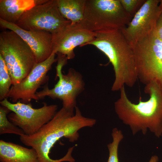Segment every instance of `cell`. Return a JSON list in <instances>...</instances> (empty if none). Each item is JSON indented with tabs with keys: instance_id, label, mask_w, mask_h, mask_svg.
<instances>
[{
	"instance_id": "obj_7",
	"label": "cell",
	"mask_w": 162,
	"mask_h": 162,
	"mask_svg": "<svg viewBox=\"0 0 162 162\" xmlns=\"http://www.w3.org/2000/svg\"><path fill=\"white\" fill-rule=\"evenodd\" d=\"M57 54L56 74L58 80L53 88L50 89L46 85L42 90L37 92L36 96L39 100L46 97L59 99L62 101V107L74 111L76 98L83 91L84 83L81 74L73 68H70L66 74H63L62 68L67 64L68 59L64 55Z\"/></svg>"
},
{
	"instance_id": "obj_19",
	"label": "cell",
	"mask_w": 162,
	"mask_h": 162,
	"mask_svg": "<svg viewBox=\"0 0 162 162\" xmlns=\"http://www.w3.org/2000/svg\"><path fill=\"white\" fill-rule=\"evenodd\" d=\"M111 135L112 141L107 146L109 152L107 162H119L118 147L120 143L123 139L124 136L121 130L117 128L112 129Z\"/></svg>"
},
{
	"instance_id": "obj_10",
	"label": "cell",
	"mask_w": 162,
	"mask_h": 162,
	"mask_svg": "<svg viewBox=\"0 0 162 162\" xmlns=\"http://www.w3.org/2000/svg\"><path fill=\"white\" fill-rule=\"evenodd\" d=\"M56 52L53 51L44 61L36 63L27 76L16 85L11 86L8 95L13 103L18 101L25 104L32 100H39L36 96L38 89L47 78V74L53 64L57 61Z\"/></svg>"
},
{
	"instance_id": "obj_13",
	"label": "cell",
	"mask_w": 162,
	"mask_h": 162,
	"mask_svg": "<svg viewBox=\"0 0 162 162\" xmlns=\"http://www.w3.org/2000/svg\"><path fill=\"white\" fill-rule=\"evenodd\" d=\"M0 26L3 28L14 32L22 38L33 51L36 63L44 61L52 54V34L50 32L41 30H26L16 24L0 19Z\"/></svg>"
},
{
	"instance_id": "obj_3",
	"label": "cell",
	"mask_w": 162,
	"mask_h": 162,
	"mask_svg": "<svg viewBox=\"0 0 162 162\" xmlns=\"http://www.w3.org/2000/svg\"><path fill=\"white\" fill-rule=\"evenodd\" d=\"M94 39L85 45L95 46L104 53L112 64L115 74L112 91H120L125 86L132 87L138 80L132 48L121 29L95 32Z\"/></svg>"
},
{
	"instance_id": "obj_16",
	"label": "cell",
	"mask_w": 162,
	"mask_h": 162,
	"mask_svg": "<svg viewBox=\"0 0 162 162\" xmlns=\"http://www.w3.org/2000/svg\"><path fill=\"white\" fill-rule=\"evenodd\" d=\"M58 9L62 16L71 22L79 23L83 16L86 0H57Z\"/></svg>"
},
{
	"instance_id": "obj_8",
	"label": "cell",
	"mask_w": 162,
	"mask_h": 162,
	"mask_svg": "<svg viewBox=\"0 0 162 162\" xmlns=\"http://www.w3.org/2000/svg\"><path fill=\"white\" fill-rule=\"evenodd\" d=\"M0 103L1 106L12 112L8 116L9 120L21 129L26 135L37 132L53 118L58 108L56 105H48L44 103L41 107L34 108L30 103L25 104L20 101L12 103L7 98Z\"/></svg>"
},
{
	"instance_id": "obj_14",
	"label": "cell",
	"mask_w": 162,
	"mask_h": 162,
	"mask_svg": "<svg viewBox=\"0 0 162 162\" xmlns=\"http://www.w3.org/2000/svg\"><path fill=\"white\" fill-rule=\"evenodd\" d=\"M0 162H39L38 155L34 148L3 140H0Z\"/></svg>"
},
{
	"instance_id": "obj_23",
	"label": "cell",
	"mask_w": 162,
	"mask_h": 162,
	"mask_svg": "<svg viewBox=\"0 0 162 162\" xmlns=\"http://www.w3.org/2000/svg\"><path fill=\"white\" fill-rule=\"evenodd\" d=\"M159 6L162 12V0H160Z\"/></svg>"
},
{
	"instance_id": "obj_15",
	"label": "cell",
	"mask_w": 162,
	"mask_h": 162,
	"mask_svg": "<svg viewBox=\"0 0 162 162\" xmlns=\"http://www.w3.org/2000/svg\"><path fill=\"white\" fill-rule=\"evenodd\" d=\"M47 0H0V19L16 24L22 14Z\"/></svg>"
},
{
	"instance_id": "obj_17",
	"label": "cell",
	"mask_w": 162,
	"mask_h": 162,
	"mask_svg": "<svg viewBox=\"0 0 162 162\" xmlns=\"http://www.w3.org/2000/svg\"><path fill=\"white\" fill-rule=\"evenodd\" d=\"M11 111L7 107L0 106V134H12L20 136L24 134L23 130L11 122L8 114Z\"/></svg>"
},
{
	"instance_id": "obj_11",
	"label": "cell",
	"mask_w": 162,
	"mask_h": 162,
	"mask_svg": "<svg viewBox=\"0 0 162 162\" xmlns=\"http://www.w3.org/2000/svg\"><path fill=\"white\" fill-rule=\"evenodd\" d=\"M160 1L146 0L128 25L121 29L131 47L154 30L162 12L159 6Z\"/></svg>"
},
{
	"instance_id": "obj_12",
	"label": "cell",
	"mask_w": 162,
	"mask_h": 162,
	"mask_svg": "<svg viewBox=\"0 0 162 162\" xmlns=\"http://www.w3.org/2000/svg\"><path fill=\"white\" fill-rule=\"evenodd\" d=\"M70 23L52 34L53 51L65 56L68 59H73L76 47L85 46L94 38L95 33Z\"/></svg>"
},
{
	"instance_id": "obj_21",
	"label": "cell",
	"mask_w": 162,
	"mask_h": 162,
	"mask_svg": "<svg viewBox=\"0 0 162 162\" xmlns=\"http://www.w3.org/2000/svg\"><path fill=\"white\" fill-rule=\"evenodd\" d=\"M154 30L158 38L162 41V12L156 21Z\"/></svg>"
},
{
	"instance_id": "obj_2",
	"label": "cell",
	"mask_w": 162,
	"mask_h": 162,
	"mask_svg": "<svg viewBox=\"0 0 162 162\" xmlns=\"http://www.w3.org/2000/svg\"><path fill=\"white\" fill-rule=\"evenodd\" d=\"M119 91V98L114 103L115 110L133 135L139 132L145 135L149 130L156 137L161 136L162 88L159 83L154 80L146 85L144 92L149 95V99L143 101L140 98L136 104L129 99L124 86Z\"/></svg>"
},
{
	"instance_id": "obj_1",
	"label": "cell",
	"mask_w": 162,
	"mask_h": 162,
	"mask_svg": "<svg viewBox=\"0 0 162 162\" xmlns=\"http://www.w3.org/2000/svg\"><path fill=\"white\" fill-rule=\"evenodd\" d=\"M96 123L95 119L83 116L76 106L74 112L62 107L37 132L31 135L23 134L20 136V139L25 145L35 150L39 162H70L71 158L68 154L59 159L51 158L50 156L51 148L63 137L70 142L76 141L80 130L92 127Z\"/></svg>"
},
{
	"instance_id": "obj_9",
	"label": "cell",
	"mask_w": 162,
	"mask_h": 162,
	"mask_svg": "<svg viewBox=\"0 0 162 162\" xmlns=\"http://www.w3.org/2000/svg\"><path fill=\"white\" fill-rule=\"evenodd\" d=\"M70 23L60 12L57 0H47L26 11L16 24L26 30H41L52 34Z\"/></svg>"
},
{
	"instance_id": "obj_22",
	"label": "cell",
	"mask_w": 162,
	"mask_h": 162,
	"mask_svg": "<svg viewBox=\"0 0 162 162\" xmlns=\"http://www.w3.org/2000/svg\"><path fill=\"white\" fill-rule=\"evenodd\" d=\"M159 160L158 157L156 155L151 157L148 162H158Z\"/></svg>"
},
{
	"instance_id": "obj_5",
	"label": "cell",
	"mask_w": 162,
	"mask_h": 162,
	"mask_svg": "<svg viewBox=\"0 0 162 162\" xmlns=\"http://www.w3.org/2000/svg\"><path fill=\"white\" fill-rule=\"evenodd\" d=\"M0 55L8 69L12 86L17 85L25 78L36 63L29 46L20 36L10 30L0 33Z\"/></svg>"
},
{
	"instance_id": "obj_18",
	"label": "cell",
	"mask_w": 162,
	"mask_h": 162,
	"mask_svg": "<svg viewBox=\"0 0 162 162\" xmlns=\"http://www.w3.org/2000/svg\"><path fill=\"white\" fill-rule=\"evenodd\" d=\"M12 81L7 68L2 56L0 55V100L7 98Z\"/></svg>"
},
{
	"instance_id": "obj_6",
	"label": "cell",
	"mask_w": 162,
	"mask_h": 162,
	"mask_svg": "<svg viewBox=\"0 0 162 162\" xmlns=\"http://www.w3.org/2000/svg\"><path fill=\"white\" fill-rule=\"evenodd\" d=\"M132 47L138 79L145 86L156 81L162 88V41L154 29Z\"/></svg>"
},
{
	"instance_id": "obj_4",
	"label": "cell",
	"mask_w": 162,
	"mask_h": 162,
	"mask_svg": "<svg viewBox=\"0 0 162 162\" xmlns=\"http://www.w3.org/2000/svg\"><path fill=\"white\" fill-rule=\"evenodd\" d=\"M132 19L123 8L120 0H86L81 28L94 32L122 29Z\"/></svg>"
},
{
	"instance_id": "obj_20",
	"label": "cell",
	"mask_w": 162,
	"mask_h": 162,
	"mask_svg": "<svg viewBox=\"0 0 162 162\" xmlns=\"http://www.w3.org/2000/svg\"><path fill=\"white\" fill-rule=\"evenodd\" d=\"M146 0H120L125 11L132 18Z\"/></svg>"
}]
</instances>
